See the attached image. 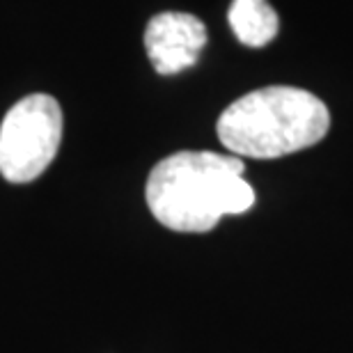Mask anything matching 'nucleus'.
Segmentation results:
<instances>
[{
    "label": "nucleus",
    "mask_w": 353,
    "mask_h": 353,
    "mask_svg": "<svg viewBox=\"0 0 353 353\" xmlns=\"http://www.w3.org/2000/svg\"><path fill=\"white\" fill-rule=\"evenodd\" d=\"M243 161L216 152H176L154 165L145 197L154 218L172 232L202 234L223 216L245 214L255 190L243 179Z\"/></svg>",
    "instance_id": "f257e3e1"
},
{
    "label": "nucleus",
    "mask_w": 353,
    "mask_h": 353,
    "mask_svg": "<svg viewBox=\"0 0 353 353\" xmlns=\"http://www.w3.org/2000/svg\"><path fill=\"white\" fill-rule=\"evenodd\" d=\"M330 126L326 103L301 88L248 92L218 117V140L239 159H280L321 143Z\"/></svg>",
    "instance_id": "f03ea898"
},
{
    "label": "nucleus",
    "mask_w": 353,
    "mask_h": 353,
    "mask_svg": "<svg viewBox=\"0 0 353 353\" xmlns=\"http://www.w3.org/2000/svg\"><path fill=\"white\" fill-rule=\"evenodd\" d=\"M62 140V108L51 94H30L14 103L0 124V174L28 183L53 163Z\"/></svg>",
    "instance_id": "7ed1b4c3"
},
{
    "label": "nucleus",
    "mask_w": 353,
    "mask_h": 353,
    "mask_svg": "<svg viewBox=\"0 0 353 353\" xmlns=\"http://www.w3.org/2000/svg\"><path fill=\"white\" fill-rule=\"evenodd\" d=\"M204 46H207V26L193 14L163 12L147 23L145 48L161 76L190 69L200 60Z\"/></svg>",
    "instance_id": "20e7f679"
},
{
    "label": "nucleus",
    "mask_w": 353,
    "mask_h": 353,
    "mask_svg": "<svg viewBox=\"0 0 353 353\" xmlns=\"http://www.w3.org/2000/svg\"><path fill=\"white\" fill-rule=\"evenodd\" d=\"M228 19L236 39L250 48L266 46L280 28V19L268 0H234Z\"/></svg>",
    "instance_id": "39448f33"
}]
</instances>
